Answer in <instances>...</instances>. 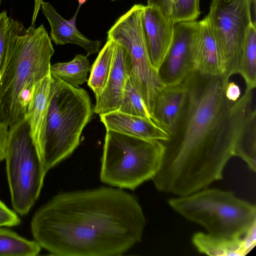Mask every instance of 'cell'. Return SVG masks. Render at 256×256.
Wrapping results in <instances>:
<instances>
[{"instance_id":"cell-10","label":"cell","mask_w":256,"mask_h":256,"mask_svg":"<svg viewBox=\"0 0 256 256\" xmlns=\"http://www.w3.org/2000/svg\"><path fill=\"white\" fill-rule=\"evenodd\" d=\"M200 28V21L175 24L170 48L158 70L164 86L182 84L193 70L194 46Z\"/></svg>"},{"instance_id":"cell-27","label":"cell","mask_w":256,"mask_h":256,"mask_svg":"<svg viewBox=\"0 0 256 256\" xmlns=\"http://www.w3.org/2000/svg\"><path fill=\"white\" fill-rule=\"evenodd\" d=\"M9 126L0 122V162L4 160L8 144Z\"/></svg>"},{"instance_id":"cell-13","label":"cell","mask_w":256,"mask_h":256,"mask_svg":"<svg viewBox=\"0 0 256 256\" xmlns=\"http://www.w3.org/2000/svg\"><path fill=\"white\" fill-rule=\"evenodd\" d=\"M106 130L118 132L145 140L168 141L170 134L164 128L144 118L129 114L118 110L100 115Z\"/></svg>"},{"instance_id":"cell-17","label":"cell","mask_w":256,"mask_h":256,"mask_svg":"<svg viewBox=\"0 0 256 256\" xmlns=\"http://www.w3.org/2000/svg\"><path fill=\"white\" fill-rule=\"evenodd\" d=\"M42 14L50 26V39L57 45L74 44L83 48L90 56L98 52L101 41L90 40L82 35L76 24L77 14L68 20L63 18L49 2L42 1L41 4Z\"/></svg>"},{"instance_id":"cell-25","label":"cell","mask_w":256,"mask_h":256,"mask_svg":"<svg viewBox=\"0 0 256 256\" xmlns=\"http://www.w3.org/2000/svg\"><path fill=\"white\" fill-rule=\"evenodd\" d=\"M20 223V220L16 214L0 200V227L14 226Z\"/></svg>"},{"instance_id":"cell-4","label":"cell","mask_w":256,"mask_h":256,"mask_svg":"<svg viewBox=\"0 0 256 256\" xmlns=\"http://www.w3.org/2000/svg\"><path fill=\"white\" fill-rule=\"evenodd\" d=\"M50 101L44 143L40 158L46 172L68 157L80 144L93 109L88 92L52 75Z\"/></svg>"},{"instance_id":"cell-30","label":"cell","mask_w":256,"mask_h":256,"mask_svg":"<svg viewBox=\"0 0 256 256\" xmlns=\"http://www.w3.org/2000/svg\"><path fill=\"white\" fill-rule=\"evenodd\" d=\"M78 8L76 10V12L75 14H78V11L80 8V7L82 6L84 4L86 1L87 0H78Z\"/></svg>"},{"instance_id":"cell-24","label":"cell","mask_w":256,"mask_h":256,"mask_svg":"<svg viewBox=\"0 0 256 256\" xmlns=\"http://www.w3.org/2000/svg\"><path fill=\"white\" fill-rule=\"evenodd\" d=\"M200 14V0H176L170 19L177 23L195 21Z\"/></svg>"},{"instance_id":"cell-23","label":"cell","mask_w":256,"mask_h":256,"mask_svg":"<svg viewBox=\"0 0 256 256\" xmlns=\"http://www.w3.org/2000/svg\"><path fill=\"white\" fill-rule=\"evenodd\" d=\"M118 110L125 114L144 118L159 125L134 88L130 76L126 81L122 100Z\"/></svg>"},{"instance_id":"cell-20","label":"cell","mask_w":256,"mask_h":256,"mask_svg":"<svg viewBox=\"0 0 256 256\" xmlns=\"http://www.w3.org/2000/svg\"><path fill=\"white\" fill-rule=\"evenodd\" d=\"M91 66L86 56L77 54L71 61L50 66V74L74 88L88 82V73Z\"/></svg>"},{"instance_id":"cell-1","label":"cell","mask_w":256,"mask_h":256,"mask_svg":"<svg viewBox=\"0 0 256 256\" xmlns=\"http://www.w3.org/2000/svg\"><path fill=\"white\" fill-rule=\"evenodd\" d=\"M230 78L192 70L183 82L186 106L175 131L164 142L160 165L152 178L158 191L184 196L222 178L256 116L253 90H245L236 102L226 98Z\"/></svg>"},{"instance_id":"cell-22","label":"cell","mask_w":256,"mask_h":256,"mask_svg":"<svg viewBox=\"0 0 256 256\" xmlns=\"http://www.w3.org/2000/svg\"><path fill=\"white\" fill-rule=\"evenodd\" d=\"M41 248L35 240H27L0 227V256H35L38 254Z\"/></svg>"},{"instance_id":"cell-19","label":"cell","mask_w":256,"mask_h":256,"mask_svg":"<svg viewBox=\"0 0 256 256\" xmlns=\"http://www.w3.org/2000/svg\"><path fill=\"white\" fill-rule=\"evenodd\" d=\"M116 46L115 42L107 39L91 66L88 84L94 92L95 97L102 93L107 84L113 64Z\"/></svg>"},{"instance_id":"cell-3","label":"cell","mask_w":256,"mask_h":256,"mask_svg":"<svg viewBox=\"0 0 256 256\" xmlns=\"http://www.w3.org/2000/svg\"><path fill=\"white\" fill-rule=\"evenodd\" d=\"M54 52L43 24L26 28L10 18L4 54L0 64V122L12 126L26 116L35 85L50 74Z\"/></svg>"},{"instance_id":"cell-8","label":"cell","mask_w":256,"mask_h":256,"mask_svg":"<svg viewBox=\"0 0 256 256\" xmlns=\"http://www.w3.org/2000/svg\"><path fill=\"white\" fill-rule=\"evenodd\" d=\"M144 7L134 4L118 18L107 32V39L120 44L127 51L131 62L130 78L154 117L156 98L164 86L151 62L146 44L142 21Z\"/></svg>"},{"instance_id":"cell-21","label":"cell","mask_w":256,"mask_h":256,"mask_svg":"<svg viewBox=\"0 0 256 256\" xmlns=\"http://www.w3.org/2000/svg\"><path fill=\"white\" fill-rule=\"evenodd\" d=\"M244 80L246 90H253L256 86V30L255 24L250 26L244 43L238 72Z\"/></svg>"},{"instance_id":"cell-5","label":"cell","mask_w":256,"mask_h":256,"mask_svg":"<svg viewBox=\"0 0 256 256\" xmlns=\"http://www.w3.org/2000/svg\"><path fill=\"white\" fill-rule=\"evenodd\" d=\"M168 204L181 216L214 236L242 237L256 222V206L237 198L232 192L206 188L171 198Z\"/></svg>"},{"instance_id":"cell-11","label":"cell","mask_w":256,"mask_h":256,"mask_svg":"<svg viewBox=\"0 0 256 256\" xmlns=\"http://www.w3.org/2000/svg\"><path fill=\"white\" fill-rule=\"evenodd\" d=\"M142 21L150 60L158 71L170 48L175 24L160 10L148 6H144Z\"/></svg>"},{"instance_id":"cell-29","label":"cell","mask_w":256,"mask_h":256,"mask_svg":"<svg viewBox=\"0 0 256 256\" xmlns=\"http://www.w3.org/2000/svg\"><path fill=\"white\" fill-rule=\"evenodd\" d=\"M43 0H34V6L32 18V26H34L37 16L41 8V4Z\"/></svg>"},{"instance_id":"cell-28","label":"cell","mask_w":256,"mask_h":256,"mask_svg":"<svg viewBox=\"0 0 256 256\" xmlns=\"http://www.w3.org/2000/svg\"><path fill=\"white\" fill-rule=\"evenodd\" d=\"M240 86L234 82H228L225 88V96L228 100L236 102L242 96Z\"/></svg>"},{"instance_id":"cell-26","label":"cell","mask_w":256,"mask_h":256,"mask_svg":"<svg viewBox=\"0 0 256 256\" xmlns=\"http://www.w3.org/2000/svg\"><path fill=\"white\" fill-rule=\"evenodd\" d=\"M176 0H147V6L160 10L166 18L170 19L172 12Z\"/></svg>"},{"instance_id":"cell-32","label":"cell","mask_w":256,"mask_h":256,"mask_svg":"<svg viewBox=\"0 0 256 256\" xmlns=\"http://www.w3.org/2000/svg\"><path fill=\"white\" fill-rule=\"evenodd\" d=\"M111 0L114 1V0Z\"/></svg>"},{"instance_id":"cell-31","label":"cell","mask_w":256,"mask_h":256,"mask_svg":"<svg viewBox=\"0 0 256 256\" xmlns=\"http://www.w3.org/2000/svg\"></svg>"},{"instance_id":"cell-15","label":"cell","mask_w":256,"mask_h":256,"mask_svg":"<svg viewBox=\"0 0 256 256\" xmlns=\"http://www.w3.org/2000/svg\"><path fill=\"white\" fill-rule=\"evenodd\" d=\"M192 242L200 253L210 256H244L256 244V222L242 237L222 238L204 232H197L192 237Z\"/></svg>"},{"instance_id":"cell-16","label":"cell","mask_w":256,"mask_h":256,"mask_svg":"<svg viewBox=\"0 0 256 256\" xmlns=\"http://www.w3.org/2000/svg\"><path fill=\"white\" fill-rule=\"evenodd\" d=\"M200 22V30L194 46L193 70L208 76L225 74V59L204 19Z\"/></svg>"},{"instance_id":"cell-18","label":"cell","mask_w":256,"mask_h":256,"mask_svg":"<svg viewBox=\"0 0 256 256\" xmlns=\"http://www.w3.org/2000/svg\"><path fill=\"white\" fill-rule=\"evenodd\" d=\"M188 98L184 85L164 86L158 94L154 116L158 124L170 134L174 132L184 112Z\"/></svg>"},{"instance_id":"cell-6","label":"cell","mask_w":256,"mask_h":256,"mask_svg":"<svg viewBox=\"0 0 256 256\" xmlns=\"http://www.w3.org/2000/svg\"><path fill=\"white\" fill-rule=\"evenodd\" d=\"M164 148L161 140L106 130L100 180L113 186L134 190L156 174Z\"/></svg>"},{"instance_id":"cell-7","label":"cell","mask_w":256,"mask_h":256,"mask_svg":"<svg viewBox=\"0 0 256 256\" xmlns=\"http://www.w3.org/2000/svg\"><path fill=\"white\" fill-rule=\"evenodd\" d=\"M4 160L12 207L25 215L38 198L46 173L30 138L26 116L9 126Z\"/></svg>"},{"instance_id":"cell-14","label":"cell","mask_w":256,"mask_h":256,"mask_svg":"<svg viewBox=\"0 0 256 256\" xmlns=\"http://www.w3.org/2000/svg\"><path fill=\"white\" fill-rule=\"evenodd\" d=\"M52 94V77L50 74L35 85L26 114L30 134L40 157L44 143Z\"/></svg>"},{"instance_id":"cell-12","label":"cell","mask_w":256,"mask_h":256,"mask_svg":"<svg viewBox=\"0 0 256 256\" xmlns=\"http://www.w3.org/2000/svg\"><path fill=\"white\" fill-rule=\"evenodd\" d=\"M130 68L131 62L127 51L116 42L112 70L106 87L96 97L94 112L100 115L118 110Z\"/></svg>"},{"instance_id":"cell-9","label":"cell","mask_w":256,"mask_h":256,"mask_svg":"<svg viewBox=\"0 0 256 256\" xmlns=\"http://www.w3.org/2000/svg\"><path fill=\"white\" fill-rule=\"evenodd\" d=\"M254 0H212L204 18L225 59L226 74H238L242 49L252 24Z\"/></svg>"},{"instance_id":"cell-2","label":"cell","mask_w":256,"mask_h":256,"mask_svg":"<svg viewBox=\"0 0 256 256\" xmlns=\"http://www.w3.org/2000/svg\"><path fill=\"white\" fill-rule=\"evenodd\" d=\"M145 226L136 198L110 188L60 194L30 222L34 240L60 256L122 255L142 240Z\"/></svg>"}]
</instances>
